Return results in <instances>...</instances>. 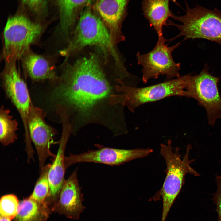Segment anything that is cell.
<instances>
[{"label": "cell", "mask_w": 221, "mask_h": 221, "mask_svg": "<svg viewBox=\"0 0 221 221\" xmlns=\"http://www.w3.org/2000/svg\"><path fill=\"white\" fill-rule=\"evenodd\" d=\"M160 153L165 159L166 168V176L160 194L162 199V210L161 221H165L173 204L177 197L184 183L185 176L188 173L195 176L200 174L190 165L194 159H190V145L187 146L184 156L182 159L177 147L175 152L169 140L167 144H161Z\"/></svg>", "instance_id": "obj_3"}, {"label": "cell", "mask_w": 221, "mask_h": 221, "mask_svg": "<svg viewBox=\"0 0 221 221\" xmlns=\"http://www.w3.org/2000/svg\"><path fill=\"white\" fill-rule=\"evenodd\" d=\"M185 5L184 15H174L172 17L181 24L168 21V25L175 26L180 31L176 38L184 37V40L203 39L221 45V10L216 8L209 10L198 5L191 8L186 2Z\"/></svg>", "instance_id": "obj_4"}, {"label": "cell", "mask_w": 221, "mask_h": 221, "mask_svg": "<svg viewBox=\"0 0 221 221\" xmlns=\"http://www.w3.org/2000/svg\"><path fill=\"white\" fill-rule=\"evenodd\" d=\"M163 35L158 37L154 47L150 52L142 54L138 52L136 57L138 65L142 67V81L144 84L152 79L165 75L167 80L180 76V64L173 60L172 53L180 45L178 42L168 46Z\"/></svg>", "instance_id": "obj_7"}, {"label": "cell", "mask_w": 221, "mask_h": 221, "mask_svg": "<svg viewBox=\"0 0 221 221\" xmlns=\"http://www.w3.org/2000/svg\"><path fill=\"white\" fill-rule=\"evenodd\" d=\"M30 9L36 13L43 11L46 5V0H22Z\"/></svg>", "instance_id": "obj_23"}, {"label": "cell", "mask_w": 221, "mask_h": 221, "mask_svg": "<svg viewBox=\"0 0 221 221\" xmlns=\"http://www.w3.org/2000/svg\"><path fill=\"white\" fill-rule=\"evenodd\" d=\"M11 219L0 215V221H11Z\"/></svg>", "instance_id": "obj_24"}, {"label": "cell", "mask_w": 221, "mask_h": 221, "mask_svg": "<svg viewBox=\"0 0 221 221\" xmlns=\"http://www.w3.org/2000/svg\"><path fill=\"white\" fill-rule=\"evenodd\" d=\"M39 24L22 15L7 20L3 32L2 57L6 62L21 59L43 32Z\"/></svg>", "instance_id": "obj_6"}, {"label": "cell", "mask_w": 221, "mask_h": 221, "mask_svg": "<svg viewBox=\"0 0 221 221\" xmlns=\"http://www.w3.org/2000/svg\"><path fill=\"white\" fill-rule=\"evenodd\" d=\"M45 117L43 110L33 104L29 115L28 126L30 138L37 152L40 172L48 157L54 158L56 156L51 151L50 148L57 132L45 122Z\"/></svg>", "instance_id": "obj_11"}, {"label": "cell", "mask_w": 221, "mask_h": 221, "mask_svg": "<svg viewBox=\"0 0 221 221\" xmlns=\"http://www.w3.org/2000/svg\"><path fill=\"white\" fill-rule=\"evenodd\" d=\"M19 203L17 197L13 194L3 196L0 201V215L10 219L17 215Z\"/></svg>", "instance_id": "obj_21"}, {"label": "cell", "mask_w": 221, "mask_h": 221, "mask_svg": "<svg viewBox=\"0 0 221 221\" xmlns=\"http://www.w3.org/2000/svg\"><path fill=\"white\" fill-rule=\"evenodd\" d=\"M21 59L25 73L33 81L57 82L58 80L54 64L46 57L30 49Z\"/></svg>", "instance_id": "obj_15"}, {"label": "cell", "mask_w": 221, "mask_h": 221, "mask_svg": "<svg viewBox=\"0 0 221 221\" xmlns=\"http://www.w3.org/2000/svg\"><path fill=\"white\" fill-rule=\"evenodd\" d=\"M51 164L45 165L40 172V176L37 180L34 190L29 197L41 203H46L50 190L48 173Z\"/></svg>", "instance_id": "obj_20"}, {"label": "cell", "mask_w": 221, "mask_h": 221, "mask_svg": "<svg viewBox=\"0 0 221 221\" xmlns=\"http://www.w3.org/2000/svg\"><path fill=\"white\" fill-rule=\"evenodd\" d=\"M129 0H96L95 2L96 11L108 29L114 44L125 39L121 27Z\"/></svg>", "instance_id": "obj_14"}, {"label": "cell", "mask_w": 221, "mask_h": 221, "mask_svg": "<svg viewBox=\"0 0 221 221\" xmlns=\"http://www.w3.org/2000/svg\"><path fill=\"white\" fill-rule=\"evenodd\" d=\"M77 169L65 180L58 199L52 211H55L68 218L78 219L85 207L77 177Z\"/></svg>", "instance_id": "obj_13"}, {"label": "cell", "mask_w": 221, "mask_h": 221, "mask_svg": "<svg viewBox=\"0 0 221 221\" xmlns=\"http://www.w3.org/2000/svg\"><path fill=\"white\" fill-rule=\"evenodd\" d=\"M190 74L142 87L128 85L122 81L119 87V103L134 112L137 107L149 102L172 96L186 97Z\"/></svg>", "instance_id": "obj_5"}, {"label": "cell", "mask_w": 221, "mask_h": 221, "mask_svg": "<svg viewBox=\"0 0 221 221\" xmlns=\"http://www.w3.org/2000/svg\"><path fill=\"white\" fill-rule=\"evenodd\" d=\"M59 7L60 22L55 33L59 38L68 41L71 30L79 13L85 6L96 0H57Z\"/></svg>", "instance_id": "obj_16"}, {"label": "cell", "mask_w": 221, "mask_h": 221, "mask_svg": "<svg viewBox=\"0 0 221 221\" xmlns=\"http://www.w3.org/2000/svg\"><path fill=\"white\" fill-rule=\"evenodd\" d=\"M16 61L6 62L2 74L5 93L19 112L24 126L25 142H31L28 126V119L33 104L26 83L18 69Z\"/></svg>", "instance_id": "obj_9"}, {"label": "cell", "mask_w": 221, "mask_h": 221, "mask_svg": "<svg viewBox=\"0 0 221 221\" xmlns=\"http://www.w3.org/2000/svg\"><path fill=\"white\" fill-rule=\"evenodd\" d=\"M175 0H143L142 8L144 17L148 21L158 37L163 35L164 26L168 25V19L174 14L169 7L170 1Z\"/></svg>", "instance_id": "obj_17"}, {"label": "cell", "mask_w": 221, "mask_h": 221, "mask_svg": "<svg viewBox=\"0 0 221 221\" xmlns=\"http://www.w3.org/2000/svg\"><path fill=\"white\" fill-rule=\"evenodd\" d=\"M50 210L46 203H39L29 197L19 203L15 221H45Z\"/></svg>", "instance_id": "obj_18"}, {"label": "cell", "mask_w": 221, "mask_h": 221, "mask_svg": "<svg viewBox=\"0 0 221 221\" xmlns=\"http://www.w3.org/2000/svg\"><path fill=\"white\" fill-rule=\"evenodd\" d=\"M207 64L200 73L189 79L187 97L196 100L205 109L208 123L212 126L221 118V97L218 87L219 77L209 72Z\"/></svg>", "instance_id": "obj_8"}, {"label": "cell", "mask_w": 221, "mask_h": 221, "mask_svg": "<svg viewBox=\"0 0 221 221\" xmlns=\"http://www.w3.org/2000/svg\"><path fill=\"white\" fill-rule=\"evenodd\" d=\"M215 180L217 189L213 194L212 200L216 206V211L218 217V221H221V176L216 175Z\"/></svg>", "instance_id": "obj_22"}, {"label": "cell", "mask_w": 221, "mask_h": 221, "mask_svg": "<svg viewBox=\"0 0 221 221\" xmlns=\"http://www.w3.org/2000/svg\"><path fill=\"white\" fill-rule=\"evenodd\" d=\"M109 31L101 18L89 6L81 12L72 37L60 54L68 58L87 46L98 47L107 57L111 56L120 73L127 71L115 48Z\"/></svg>", "instance_id": "obj_2"}, {"label": "cell", "mask_w": 221, "mask_h": 221, "mask_svg": "<svg viewBox=\"0 0 221 221\" xmlns=\"http://www.w3.org/2000/svg\"><path fill=\"white\" fill-rule=\"evenodd\" d=\"M60 121L62 132L59 141L58 149L48 173L50 190L46 202L52 208L57 201L65 180L64 175L66 168L64 163V154L67 142L72 134L71 126L68 121L63 119Z\"/></svg>", "instance_id": "obj_12"}, {"label": "cell", "mask_w": 221, "mask_h": 221, "mask_svg": "<svg viewBox=\"0 0 221 221\" xmlns=\"http://www.w3.org/2000/svg\"><path fill=\"white\" fill-rule=\"evenodd\" d=\"M98 149L89 150L79 154H70L64 159L66 169L70 165L80 162L103 164L111 166H118L131 160L147 156L153 152L148 148L133 149H123L106 147L96 144Z\"/></svg>", "instance_id": "obj_10"}, {"label": "cell", "mask_w": 221, "mask_h": 221, "mask_svg": "<svg viewBox=\"0 0 221 221\" xmlns=\"http://www.w3.org/2000/svg\"><path fill=\"white\" fill-rule=\"evenodd\" d=\"M18 123L10 114V111L2 106L0 110V141L6 146L17 138Z\"/></svg>", "instance_id": "obj_19"}, {"label": "cell", "mask_w": 221, "mask_h": 221, "mask_svg": "<svg viewBox=\"0 0 221 221\" xmlns=\"http://www.w3.org/2000/svg\"><path fill=\"white\" fill-rule=\"evenodd\" d=\"M52 97L68 118L72 134L90 125L102 126L116 136L127 128L124 107L118 102L119 79L113 83L95 54L67 64Z\"/></svg>", "instance_id": "obj_1"}]
</instances>
